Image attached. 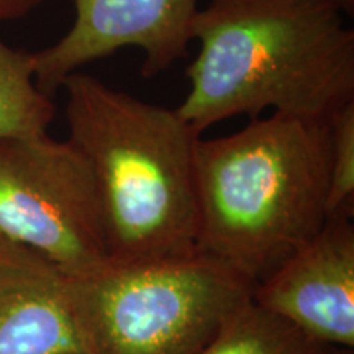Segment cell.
Listing matches in <instances>:
<instances>
[{"label":"cell","instance_id":"obj_10","mask_svg":"<svg viewBox=\"0 0 354 354\" xmlns=\"http://www.w3.org/2000/svg\"><path fill=\"white\" fill-rule=\"evenodd\" d=\"M201 354H339L258 304L243 305Z\"/></svg>","mask_w":354,"mask_h":354},{"label":"cell","instance_id":"obj_4","mask_svg":"<svg viewBox=\"0 0 354 354\" xmlns=\"http://www.w3.org/2000/svg\"><path fill=\"white\" fill-rule=\"evenodd\" d=\"M87 354H201L253 297V286L202 254L110 263L76 277Z\"/></svg>","mask_w":354,"mask_h":354},{"label":"cell","instance_id":"obj_12","mask_svg":"<svg viewBox=\"0 0 354 354\" xmlns=\"http://www.w3.org/2000/svg\"><path fill=\"white\" fill-rule=\"evenodd\" d=\"M46 2L48 0H0V21L21 19Z\"/></svg>","mask_w":354,"mask_h":354},{"label":"cell","instance_id":"obj_5","mask_svg":"<svg viewBox=\"0 0 354 354\" xmlns=\"http://www.w3.org/2000/svg\"><path fill=\"white\" fill-rule=\"evenodd\" d=\"M0 236L73 277L110 264L94 174L69 140H0Z\"/></svg>","mask_w":354,"mask_h":354},{"label":"cell","instance_id":"obj_7","mask_svg":"<svg viewBox=\"0 0 354 354\" xmlns=\"http://www.w3.org/2000/svg\"><path fill=\"white\" fill-rule=\"evenodd\" d=\"M251 299L317 342L353 348V215H328L312 240L254 287Z\"/></svg>","mask_w":354,"mask_h":354},{"label":"cell","instance_id":"obj_9","mask_svg":"<svg viewBox=\"0 0 354 354\" xmlns=\"http://www.w3.org/2000/svg\"><path fill=\"white\" fill-rule=\"evenodd\" d=\"M55 102L35 81L33 53L0 38V140L48 135Z\"/></svg>","mask_w":354,"mask_h":354},{"label":"cell","instance_id":"obj_11","mask_svg":"<svg viewBox=\"0 0 354 354\" xmlns=\"http://www.w3.org/2000/svg\"><path fill=\"white\" fill-rule=\"evenodd\" d=\"M330 125V187L326 214L353 215L354 209V100L336 109Z\"/></svg>","mask_w":354,"mask_h":354},{"label":"cell","instance_id":"obj_6","mask_svg":"<svg viewBox=\"0 0 354 354\" xmlns=\"http://www.w3.org/2000/svg\"><path fill=\"white\" fill-rule=\"evenodd\" d=\"M74 21L55 44L33 53L35 81L53 97L71 74L122 48L145 53L141 74L156 77L187 55L198 0H71Z\"/></svg>","mask_w":354,"mask_h":354},{"label":"cell","instance_id":"obj_2","mask_svg":"<svg viewBox=\"0 0 354 354\" xmlns=\"http://www.w3.org/2000/svg\"><path fill=\"white\" fill-rule=\"evenodd\" d=\"M197 253L253 289L325 225L328 120L272 113L196 143Z\"/></svg>","mask_w":354,"mask_h":354},{"label":"cell","instance_id":"obj_1","mask_svg":"<svg viewBox=\"0 0 354 354\" xmlns=\"http://www.w3.org/2000/svg\"><path fill=\"white\" fill-rule=\"evenodd\" d=\"M336 0H209L194 21L198 53L176 112L202 135L266 110L328 120L354 100V30Z\"/></svg>","mask_w":354,"mask_h":354},{"label":"cell","instance_id":"obj_3","mask_svg":"<svg viewBox=\"0 0 354 354\" xmlns=\"http://www.w3.org/2000/svg\"><path fill=\"white\" fill-rule=\"evenodd\" d=\"M69 141L94 174L110 263L197 254L196 143L176 109L109 87L91 74L66 79Z\"/></svg>","mask_w":354,"mask_h":354},{"label":"cell","instance_id":"obj_8","mask_svg":"<svg viewBox=\"0 0 354 354\" xmlns=\"http://www.w3.org/2000/svg\"><path fill=\"white\" fill-rule=\"evenodd\" d=\"M0 354H87L76 277L2 236Z\"/></svg>","mask_w":354,"mask_h":354},{"label":"cell","instance_id":"obj_13","mask_svg":"<svg viewBox=\"0 0 354 354\" xmlns=\"http://www.w3.org/2000/svg\"><path fill=\"white\" fill-rule=\"evenodd\" d=\"M336 2L343 7V10L346 13L354 12V0H336Z\"/></svg>","mask_w":354,"mask_h":354}]
</instances>
